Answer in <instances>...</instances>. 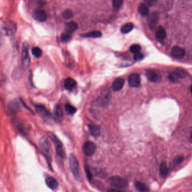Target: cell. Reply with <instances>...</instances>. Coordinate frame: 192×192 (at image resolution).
Instances as JSON below:
<instances>
[{
  "label": "cell",
  "instance_id": "1",
  "mask_svg": "<svg viewBox=\"0 0 192 192\" xmlns=\"http://www.w3.org/2000/svg\"><path fill=\"white\" fill-rule=\"evenodd\" d=\"M69 163L72 173L73 175L76 180L80 182L82 181L83 180L82 173L81 170L79 163L77 161L76 157L74 155H70L69 158Z\"/></svg>",
  "mask_w": 192,
  "mask_h": 192
},
{
  "label": "cell",
  "instance_id": "2",
  "mask_svg": "<svg viewBox=\"0 0 192 192\" xmlns=\"http://www.w3.org/2000/svg\"><path fill=\"white\" fill-rule=\"evenodd\" d=\"M47 135L49 136L50 138L51 139L52 142L54 143L55 149H56V152L58 156L62 159L64 158L66 156V154L63 148V144L60 142V140L55 135H54L53 133L48 132Z\"/></svg>",
  "mask_w": 192,
  "mask_h": 192
},
{
  "label": "cell",
  "instance_id": "3",
  "mask_svg": "<svg viewBox=\"0 0 192 192\" xmlns=\"http://www.w3.org/2000/svg\"><path fill=\"white\" fill-rule=\"evenodd\" d=\"M108 183L111 185H112V187L118 189L125 188L128 186L127 180L118 176H114L111 177L108 179Z\"/></svg>",
  "mask_w": 192,
  "mask_h": 192
},
{
  "label": "cell",
  "instance_id": "4",
  "mask_svg": "<svg viewBox=\"0 0 192 192\" xmlns=\"http://www.w3.org/2000/svg\"><path fill=\"white\" fill-rule=\"evenodd\" d=\"M40 145L41 149L43 153V154H44L45 157L46 158V160L47 161L49 165L51 166V157L50 154L49 143L48 140L45 138L41 139L40 141Z\"/></svg>",
  "mask_w": 192,
  "mask_h": 192
},
{
  "label": "cell",
  "instance_id": "5",
  "mask_svg": "<svg viewBox=\"0 0 192 192\" xmlns=\"http://www.w3.org/2000/svg\"><path fill=\"white\" fill-rule=\"evenodd\" d=\"M188 75V73L185 69L181 68H176L169 76V80L173 82H178L179 79L183 78Z\"/></svg>",
  "mask_w": 192,
  "mask_h": 192
},
{
  "label": "cell",
  "instance_id": "6",
  "mask_svg": "<svg viewBox=\"0 0 192 192\" xmlns=\"http://www.w3.org/2000/svg\"><path fill=\"white\" fill-rule=\"evenodd\" d=\"M28 44L25 42L23 44L22 52V63L23 68L26 69H28L31 63V59L28 52Z\"/></svg>",
  "mask_w": 192,
  "mask_h": 192
},
{
  "label": "cell",
  "instance_id": "7",
  "mask_svg": "<svg viewBox=\"0 0 192 192\" xmlns=\"http://www.w3.org/2000/svg\"><path fill=\"white\" fill-rule=\"evenodd\" d=\"M2 31L4 35L7 36H13L17 30V27L15 23L12 21H6L4 23L2 27Z\"/></svg>",
  "mask_w": 192,
  "mask_h": 192
},
{
  "label": "cell",
  "instance_id": "8",
  "mask_svg": "<svg viewBox=\"0 0 192 192\" xmlns=\"http://www.w3.org/2000/svg\"><path fill=\"white\" fill-rule=\"evenodd\" d=\"M36 109L38 114L46 121L51 122L54 120V117L44 106L42 105H37Z\"/></svg>",
  "mask_w": 192,
  "mask_h": 192
},
{
  "label": "cell",
  "instance_id": "9",
  "mask_svg": "<svg viewBox=\"0 0 192 192\" xmlns=\"http://www.w3.org/2000/svg\"><path fill=\"white\" fill-rule=\"evenodd\" d=\"M96 145L92 142H87L83 146V152L86 156H92L96 151Z\"/></svg>",
  "mask_w": 192,
  "mask_h": 192
},
{
  "label": "cell",
  "instance_id": "10",
  "mask_svg": "<svg viewBox=\"0 0 192 192\" xmlns=\"http://www.w3.org/2000/svg\"><path fill=\"white\" fill-rule=\"evenodd\" d=\"M140 77L138 73H132L128 78L129 85L132 87H138L140 85Z\"/></svg>",
  "mask_w": 192,
  "mask_h": 192
},
{
  "label": "cell",
  "instance_id": "11",
  "mask_svg": "<svg viewBox=\"0 0 192 192\" xmlns=\"http://www.w3.org/2000/svg\"><path fill=\"white\" fill-rule=\"evenodd\" d=\"M158 18H159V13L158 12H154L149 16L148 19V23L150 28L152 30L156 28L158 20Z\"/></svg>",
  "mask_w": 192,
  "mask_h": 192
},
{
  "label": "cell",
  "instance_id": "12",
  "mask_svg": "<svg viewBox=\"0 0 192 192\" xmlns=\"http://www.w3.org/2000/svg\"><path fill=\"white\" fill-rule=\"evenodd\" d=\"M33 17L39 22H44L47 18V14L44 10H36L33 13Z\"/></svg>",
  "mask_w": 192,
  "mask_h": 192
},
{
  "label": "cell",
  "instance_id": "13",
  "mask_svg": "<svg viewBox=\"0 0 192 192\" xmlns=\"http://www.w3.org/2000/svg\"><path fill=\"white\" fill-rule=\"evenodd\" d=\"M185 50L179 46H175L171 50V55L173 58L177 59L183 58L185 55Z\"/></svg>",
  "mask_w": 192,
  "mask_h": 192
},
{
  "label": "cell",
  "instance_id": "14",
  "mask_svg": "<svg viewBox=\"0 0 192 192\" xmlns=\"http://www.w3.org/2000/svg\"><path fill=\"white\" fill-rule=\"evenodd\" d=\"M146 75L148 79L152 82H157L161 80V76L153 70H148Z\"/></svg>",
  "mask_w": 192,
  "mask_h": 192
},
{
  "label": "cell",
  "instance_id": "15",
  "mask_svg": "<svg viewBox=\"0 0 192 192\" xmlns=\"http://www.w3.org/2000/svg\"><path fill=\"white\" fill-rule=\"evenodd\" d=\"M45 183L47 185V186L52 190H55L58 187V181L56 179L54 178V177H52V176L47 177L46 179Z\"/></svg>",
  "mask_w": 192,
  "mask_h": 192
},
{
  "label": "cell",
  "instance_id": "16",
  "mask_svg": "<svg viewBox=\"0 0 192 192\" xmlns=\"http://www.w3.org/2000/svg\"><path fill=\"white\" fill-rule=\"evenodd\" d=\"M125 84V80L122 78H118L114 81L112 84V88L114 91H118L121 90Z\"/></svg>",
  "mask_w": 192,
  "mask_h": 192
},
{
  "label": "cell",
  "instance_id": "17",
  "mask_svg": "<svg viewBox=\"0 0 192 192\" xmlns=\"http://www.w3.org/2000/svg\"><path fill=\"white\" fill-rule=\"evenodd\" d=\"M9 111L12 113H17L20 109V105L17 100H14L9 103L8 105Z\"/></svg>",
  "mask_w": 192,
  "mask_h": 192
},
{
  "label": "cell",
  "instance_id": "18",
  "mask_svg": "<svg viewBox=\"0 0 192 192\" xmlns=\"http://www.w3.org/2000/svg\"><path fill=\"white\" fill-rule=\"evenodd\" d=\"M166 32L165 29L162 27H158L157 29L156 34V38L157 40L159 41H162L164 40L166 38Z\"/></svg>",
  "mask_w": 192,
  "mask_h": 192
},
{
  "label": "cell",
  "instance_id": "19",
  "mask_svg": "<svg viewBox=\"0 0 192 192\" xmlns=\"http://www.w3.org/2000/svg\"><path fill=\"white\" fill-rule=\"evenodd\" d=\"M76 85L77 83L76 81L71 77L67 78L64 81V87L66 88V89L69 91H71L73 89L76 87Z\"/></svg>",
  "mask_w": 192,
  "mask_h": 192
},
{
  "label": "cell",
  "instance_id": "20",
  "mask_svg": "<svg viewBox=\"0 0 192 192\" xmlns=\"http://www.w3.org/2000/svg\"><path fill=\"white\" fill-rule=\"evenodd\" d=\"M90 133L92 136L96 138L98 137L100 134V129L98 126L89 125Z\"/></svg>",
  "mask_w": 192,
  "mask_h": 192
},
{
  "label": "cell",
  "instance_id": "21",
  "mask_svg": "<svg viewBox=\"0 0 192 192\" xmlns=\"http://www.w3.org/2000/svg\"><path fill=\"white\" fill-rule=\"evenodd\" d=\"M77 28H78V25L76 22H74L68 23L66 26V31L69 33L76 31Z\"/></svg>",
  "mask_w": 192,
  "mask_h": 192
},
{
  "label": "cell",
  "instance_id": "22",
  "mask_svg": "<svg viewBox=\"0 0 192 192\" xmlns=\"http://www.w3.org/2000/svg\"><path fill=\"white\" fill-rule=\"evenodd\" d=\"M54 115H55V117L59 120H62L63 119V110L60 105H56L54 107Z\"/></svg>",
  "mask_w": 192,
  "mask_h": 192
},
{
  "label": "cell",
  "instance_id": "23",
  "mask_svg": "<svg viewBox=\"0 0 192 192\" xmlns=\"http://www.w3.org/2000/svg\"><path fill=\"white\" fill-rule=\"evenodd\" d=\"M102 36V33L98 31L90 32L81 35L82 37H85V38H99Z\"/></svg>",
  "mask_w": 192,
  "mask_h": 192
},
{
  "label": "cell",
  "instance_id": "24",
  "mask_svg": "<svg viewBox=\"0 0 192 192\" xmlns=\"http://www.w3.org/2000/svg\"><path fill=\"white\" fill-rule=\"evenodd\" d=\"M134 28V25L132 23H127L121 27V31L122 33H128Z\"/></svg>",
  "mask_w": 192,
  "mask_h": 192
},
{
  "label": "cell",
  "instance_id": "25",
  "mask_svg": "<svg viewBox=\"0 0 192 192\" xmlns=\"http://www.w3.org/2000/svg\"><path fill=\"white\" fill-rule=\"evenodd\" d=\"M138 11L143 16H147L149 14V9L147 6L144 4H141L138 8Z\"/></svg>",
  "mask_w": 192,
  "mask_h": 192
},
{
  "label": "cell",
  "instance_id": "26",
  "mask_svg": "<svg viewBox=\"0 0 192 192\" xmlns=\"http://www.w3.org/2000/svg\"><path fill=\"white\" fill-rule=\"evenodd\" d=\"M160 174L163 177H165L169 174V169L165 162H162L160 167Z\"/></svg>",
  "mask_w": 192,
  "mask_h": 192
},
{
  "label": "cell",
  "instance_id": "27",
  "mask_svg": "<svg viewBox=\"0 0 192 192\" xmlns=\"http://www.w3.org/2000/svg\"><path fill=\"white\" fill-rule=\"evenodd\" d=\"M135 187L140 192H147L149 191V188L145 184L137 181L135 183Z\"/></svg>",
  "mask_w": 192,
  "mask_h": 192
},
{
  "label": "cell",
  "instance_id": "28",
  "mask_svg": "<svg viewBox=\"0 0 192 192\" xmlns=\"http://www.w3.org/2000/svg\"><path fill=\"white\" fill-rule=\"evenodd\" d=\"M65 110L67 113L69 115H73L76 112V108L74 107L73 105H71L70 104L67 103L65 105Z\"/></svg>",
  "mask_w": 192,
  "mask_h": 192
},
{
  "label": "cell",
  "instance_id": "29",
  "mask_svg": "<svg viewBox=\"0 0 192 192\" xmlns=\"http://www.w3.org/2000/svg\"><path fill=\"white\" fill-rule=\"evenodd\" d=\"M32 53L37 58H39L42 56V50L38 47H35L32 50Z\"/></svg>",
  "mask_w": 192,
  "mask_h": 192
},
{
  "label": "cell",
  "instance_id": "30",
  "mask_svg": "<svg viewBox=\"0 0 192 192\" xmlns=\"http://www.w3.org/2000/svg\"><path fill=\"white\" fill-rule=\"evenodd\" d=\"M123 4V0H113V7L114 10H118Z\"/></svg>",
  "mask_w": 192,
  "mask_h": 192
},
{
  "label": "cell",
  "instance_id": "31",
  "mask_svg": "<svg viewBox=\"0 0 192 192\" xmlns=\"http://www.w3.org/2000/svg\"><path fill=\"white\" fill-rule=\"evenodd\" d=\"M109 99V93L105 94V95H102V97L100 98V103L101 105L106 104Z\"/></svg>",
  "mask_w": 192,
  "mask_h": 192
},
{
  "label": "cell",
  "instance_id": "32",
  "mask_svg": "<svg viewBox=\"0 0 192 192\" xmlns=\"http://www.w3.org/2000/svg\"><path fill=\"white\" fill-rule=\"evenodd\" d=\"M141 50V47L138 44H134L131 45V46L130 48V50L131 53L135 54L136 53H138Z\"/></svg>",
  "mask_w": 192,
  "mask_h": 192
},
{
  "label": "cell",
  "instance_id": "33",
  "mask_svg": "<svg viewBox=\"0 0 192 192\" xmlns=\"http://www.w3.org/2000/svg\"><path fill=\"white\" fill-rule=\"evenodd\" d=\"M73 16V12L71 10H69V9L65 10L63 13V18L66 19H69L72 18Z\"/></svg>",
  "mask_w": 192,
  "mask_h": 192
},
{
  "label": "cell",
  "instance_id": "34",
  "mask_svg": "<svg viewBox=\"0 0 192 192\" xmlns=\"http://www.w3.org/2000/svg\"><path fill=\"white\" fill-rule=\"evenodd\" d=\"M71 39V36L69 33H64L61 35V40L63 42H68Z\"/></svg>",
  "mask_w": 192,
  "mask_h": 192
},
{
  "label": "cell",
  "instance_id": "35",
  "mask_svg": "<svg viewBox=\"0 0 192 192\" xmlns=\"http://www.w3.org/2000/svg\"><path fill=\"white\" fill-rule=\"evenodd\" d=\"M143 58H144V55L140 51L138 52V53H136L134 54V59L135 60L140 61V60H142Z\"/></svg>",
  "mask_w": 192,
  "mask_h": 192
},
{
  "label": "cell",
  "instance_id": "36",
  "mask_svg": "<svg viewBox=\"0 0 192 192\" xmlns=\"http://www.w3.org/2000/svg\"><path fill=\"white\" fill-rule=\"evenodd\" d=\"M145 3L150 6H153L157 3L158 0H144Z\"/></svg>",
  "mask_w": 192,
  "mask_h": 192
},
{
  "label": "cell",
  "instance_id": "37",
  "mask_svg": "<svg viewBox=\"0 0 192 192\" xmlns=\"http://www.w3.org/2000/svg\"><path fill=\"white\" fill-rule=\"evenodd\" d=\"M184 160L183 157L178 156L176 157L174 160V162L176 164H180Z\"/></svg>",
  "mask_w": 192,
  "mask_h": 192
},
{
  "label": "cell",
  "instance_id": "38",
  "mask_svg": "<svg viewBox=\"0 0 192 192\" xmlns=\"http://www.w3.org/2000/svg\"><path fill=\"white\" fill-rule=\"evenodd\" d=\"M85 171H86V176H87V178L88 180H89L90 181H91V178H92V175L91 173L90 172L89 168H87V167H85Z\"/></svg>",
  "mask_w": 192,
  "mask_h": 192
},
{
  "label": "cell",
  "instance_id": "39",
  "mask_svg": "<svg viewBox=\"0 0 192 192\" xmlns=\"http://www.w3.org/2000/svg\"><path fill=\"white\" fill-rule=\"evenodd\" d=\"M2 42V36H1V35L0 33V46L1 45Z\"/></svg>",
  "mask_w": 192,
  "mask_h": 192
}]
</instances>
